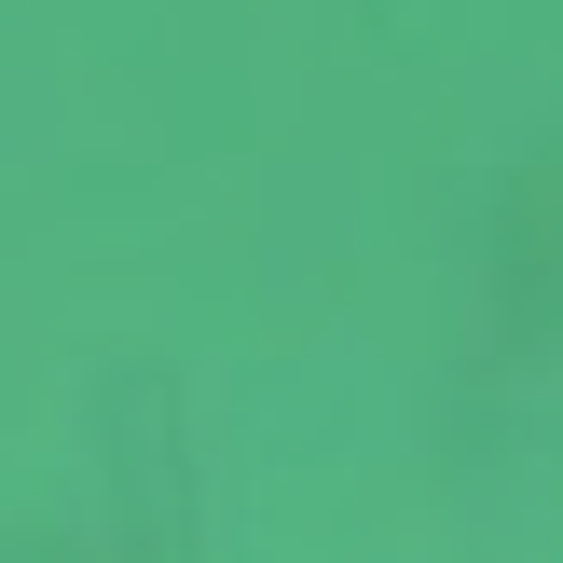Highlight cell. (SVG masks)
I'll return each instance as SVG.
<instances>
[{
	"label": "cell",
	"mask_w": 563,
	"mask_h": 563,
	"mask_svg": "<svg viewBox=\"0 0 563 563\" xmlns=\"http://www.w3.org/2000/svg\"><path fill=\"white\" fill-rule=\"evenodd\" d=\"M482 317L509 330V344H550V330H563V165L509 179L495 247H482Z\"/></svg>",
	"instance_id": "1"
}]
</instances>
